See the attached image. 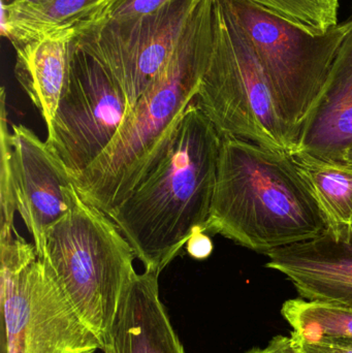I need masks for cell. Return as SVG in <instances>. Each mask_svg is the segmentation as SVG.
Instances as JSON below:
<instances>
[{
	"label": "cell",
	"instance_id": "7",
	"mask_svg": "<svg viewBox=\"0 0 352 353\" xmlns=\"http://www.w3.org/2000/svg\"><path fill=\"white\" fill-rule=\"evenodd\" d=\"M1 353H95L83 321L34 245L18 234L0 242Z\"/></svg>",
	"mask_w": 352,
	"mask_h": 353
},
{
	"label": "cell",
	"instance_id": "21",
	"mask_svg": "<svg viewBox=\"0 0 352 353\" xmlns=\"http://www.w3.org/2000/svg\"><path fill=\"white\" fill-rule=\"evenodd\" d=\"M291 337L293 347L301 353H352V339L324 337L313 341H304Z\"/></svg>",
	"mask_w": 352,
	"mask_h": 353
},
{
	"label": "cell",
	"instance_id": "12",
	"mask_svg": "<svg viewBox=\"0 0 352 353\" xmlns=\"http://www.w3.org/2000/svg\"><path fill=\"white\" fill-rule=\"evenodd\" d=\"M159 274L136 273L101 340L103 353H185L159 296Z\"/></svg>",
	"mask_w": 352,
	"mask_h": 353
},
{
	"label": "cell",
	"instance_id": "6",
	"mask_svg": "<svg viewBox=\"0 0 352 353\" xmlns=\"http://www.w3.org/2000/svg\"><path fill=\"white\" fill-rule=\"evenodd\" d=\"M249 39L298 147L318 109L351 19L314 34L252 0H220Z\"/></svg>",
	"mask_w": 352,
	"mask_h": 353
},
{
	"label": "cell",
	"instance_id": "22",
	"mask_svg": "<svg viewBox=\"0 0 352 353\" xmlns=\"http://www.w3.org/2000/svg\"><path fill=\"white\" fill-rule=\"evenodd\" d=\"M188 254L194 259H206L213 251V243L210 236L202 230L192 234L185 246Z\"/></svg>",
	"mask_w": 352,
	"mask_h": 353
},
{
	"label": "cell",
	"instance_id": "20",
	"mask_svg": "<svg viewBox=\"0 0 352 353\" xmlns=\"http://www.w3.org/2000/svg\"><path fill=\"white\" fill-rule=\"evenodd\" d=\"M169 1L171 0H117L93 27L111 21H123L145 16L156 12Z\"/></svg>",
	"mask_w": 352,
	"mask_h": 353
},
{
	"label": "cell",
	"instance_id": "17",
	"mask_svg": "<svg viewBox=\"0 0 352 353\" xmlns=\"http://www.w3.org/2000/svg\"><path fill=\"white\" fill-rule=\"evenodd\" d=\"M281 315L291 327V336L304 341L324 337L352 339V309L324 301L291 299L283 303Z\"/></svg>",
	"mask_w": 352,
	"mask_h": 353
},
{
	"label": "cell",
	"instance_id": "15",
	"mask_svg": "<svg viewBox=\"0 0 352 353\" xmlns=\"http://www.w3.org/2000/svg\"><path fill=\"white\" fill-rule=\"evenodd\" d=\"M72 41L41 37L14 43V76L43 120L47 132L70 81Z\"/></svg>",
	"mask_w": 352,
	"mask_h": 353
},
{
	"label": "cell",
	"instance_id": "25",
	"mask_svg": "<svg viewBox=\"0 0 352 353\" xmlns=\"http://www.w3.org/2000/svg\"><path fill=\"white\" fill-rule=\"evenodd\" d=\"M28 1H35V2H39V1H45V0H28Z\"/></svg>",
	"mask_w": 352,
	"mask_h": 353
},
{
	"label": "cell",
	"instance_id": "13",
	"mask_svg": "<svg viewBox=\"0 0 352 353\" xmlns=\"http://www.w3.org/2000/svg\"><path fill=\"white\" fill-rule=\"evenodd\" d=\"M116 1L2 0V35L12 45L41 37H63L74 41L96 25Z\"/></svg>",
	"mask_w": 352,
	"mask_h": 353
},
{
	"label": "cell",
	"instance_id": "1",
	"mask_svg": "<svg viewBox=\"0 0 352 353\" xmlns=\"http://www.w3.org/2000/svg\"><path fill=\"white\" fill-rule=\"evenodd\" d=\"M213 39V0H200L169 59L111 144L90 167L72 179L84 201L110 216L163 161L198 94Z\"/></svg>",
	"mask_w": 352,
	"mask_h": 353
},
{
	"label": "cell",
	"instance_id": "16",
	"mask_svg": "<svg viewBox=\"0 0 352 353\" xmlns=\"http://www.w3.org/2000/svg\"><path fill=\"white\" fill-rule=\"evenodd\" d=\"M289 157L324 217L327 232L337 239L351 238L352 163L301 148Z\"/></svg>",
	"mask_w": 352,
	"mask_h": 353
},
{
	"label": "cell",
	"instance_id": "5",
	"mask_svg": "<svg viewBox=\"0 0 352 353\" xmlns=\"http://www.w3.org/2000/svg\"><path fill=\"white\" fill-rule=\"evenodd\" d=\"M213 10L212 52L194 103L221 138L289 154L297 145L249 39L220 0H213Z\"/></svg>",
	"mask_w": 352,
	"mask_h": 353
},
{
	"label": "cell",
	"instance_id": "3",
	"mask_svg": "<svg viewBox=\"0 0 352 353\" xmlns=\"http://www.w3.org/2000/svg\"><path fill=\"white\" fill-rule=\"evenodd\" d=\"M326 232L324 217L289 154L221 138L205 232L266 255Z\"/></svg>",
	"mask_w": 352,
	"mask_h": 353
},
{
	"label": "cell",
	"instance_id": "2",
	"mask_svg": "<svg viewBox=\"0 0 352 353\" xmlns=\"http://www.w3.org/2000/svg\"><path fill=\"white\" fill-rule=\"evenodd\" d=\"M220 143L194 101L165 159L110 215L145 271L161 274L194 232H205Z\"/></svg>",
	"mask_w": 352,
	"mask_h": 353
},
{
	"label": "cell",
	"instance_id": "23",
	"mask_svg": "<svg viewBox=\"0 0 352 353\" xmlns=\"http://www.w3.org/2000/svg\"><path fill=\"white\" fill-rule=\"evenodd\" d=\"M245 353H301L293 345L291 337L287 336H275L264 347H253Z\"/></svg>",
	"mask_w": 352,
	"mask_h": 353
},
{
	"label": "cell",
	"instance_id": "18",
	"mask_svg": "<svg viewBox=\"0 0 352 353\" xmlns=\"http://www.w3.org/2000/svg\"><path fill=\"white\" fill-rule=\"evenodd\" d=\"M314 34L338 24L339 0H252Z\"/></svg>",
	"mask_w": 352,
	"mask_h": 353
},
{
	"label": "cell",
	"instance_id": "11",
	"mask_svg": "<svg viewBox=\"0 0 352 353\" xmlns=\"http://www.w3.org/2000/svg\"><path fill=\"white\" fill-rule=\"evenodd\" d=\"M266 255V267L285 276L300 298L352 309V236L337 239L326 232Z\"/></svg>",
	"mask_w": 352,
	"mask_h": 353
},
{
	"label": "cell",
	"instance_id": "9",
	"mask_svg": "<svg viewBox=\"0 0 352 353\" xmlns=\"http://www.w3.org/2000/svg\"><path fill=\"white\" fill-rule=\"evenodd\" d=\"M200 1L171 0L151 14L103 23L72 45L105 68L125 95L130 113L169 59Z\"/></svg>",
	"mask_w": 352,
	"mask_h": 353
},
{
	"label": "cell",
	"instance_id": "24",
	"mask_svg": "<svg viewBox=\"0 0 352 353\" xmlns=\"http://www.w3.org/2000/svg\"><path fill=\"white\" fill-rule=\"evenodd\" d=\"M343 159H344V161H349V163H352V146L351 148L347 149Z\"/></svg>",
	"mask_w": 352,
	"mask_h": 353
},
{
	"label": "cell",
	"instance_id": "14",
	"mask_svg": "<svg viewBox=\"0 0 352 353\" xmlns=\"http://www.w3.org/2000/svg\"><path fill=\"white\" fill-rule=\"evenodd\" d=\"M315 113L304 128L297 148L343 159L352 146V17Z\"/></svg>",
	"mask_w": 352,
	"mask_h": 353
},
{
	"label": "cell",
	"instance_id": "4",
	"mask_svg": "<svg viewBox=\"0 0 352 353\" xmlns=\"http://www.w3.org/2000/svg\"><path fill=\"white\" fill-rule=\"evenodd\" d=\"M68 209L51 226L41 259L101 342L120 296L136 273L134 249L105 212L82 199L72 182Z\"/></svg>",
	"mask_w": 352,
	"mask_h": 353
},
{
	"label": "cell",
	"instance_id": "19",
	"mask_svg": "<svg viewBox=\"0 0 352 353\" xmlns=\"http://www.w3.org/2000/svg\"><path fill=\"white\" fill-rule=\"evenodd\" d=\"M6 103V90L2 88L0 99V242L10 240L17 234L14 228L17 203L12 178L10 132L8 130Z\"/></svg>",
	"mask_w": 352,
	"mask_h": 353
},
{
	"label": "cell",
	"instance_id": "8",
	"mask_svg": "<svg viewBox=\"0 0 352 353\" xmlns=\"http://www.w3.org/2000/svg\"><path fill=\"white\" fill-rule=\"evenodd\" d=\"M127 113L120 87L94 58L72 43L70 81L45 140L70 179L105 152Z\"/></svg>",
	"mask_w": 352,
	"mask_h": 353
},
{
	"label": "cell",
	"instance_id": "10",
	"mask_svg": "<svg viewBox=\"0 0 352 353\" xmlns=\"http://www.w3.org/2000/svg\"><path fill=\"white\" fill-rule=\"evenodd\" d=\"M10 146L17 212L41 256L48 230L68 211L66 187L72 179L47 143L30 128L12 125Z\"/></svg>",
	"mask_w": 352,
	"mask_h": 353
}]
</instances>
